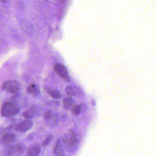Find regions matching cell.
<instances>
[{
	"instance_id": "6da1fadb",
	"label": "cell",
	"mask_w": 156,
	"mask_h": 156,
	"mask_svg": "<svg viewBox=\"0 0 156 156\" xmlns=\"http://www.w3.org/2000/svg\"><path fill=\"white\" fill-rule=\"evenodd\" d=\"M64 148L69 153H75L78 148L79 142L76 132L73 130H69L62 139Z\"/></svg>"
},
{
	"instance_id": "7a4b0ae2",
	"label": "cell",
	"mask_w": 156,
	"mask_h": 156,
	"mask_svg": "<svg viewBox=\"0 0 156 156\" xmlns=\"http://www.w3.org/2000/svg\"><path fill=\"white\" fill-rule=\"evenodd\" d=\"M20 110V108L18 104L12 101H9L2 105L1 113L3 116L10 117L18 114Z\"/></svg>"
},
{
	"instance_id": "3957f363",
	"label": "cell",
	"mask_w": 156,
	"mask_h": 156,
	"mask_svg": "<svg viewBox=\"0 0 156 156\" xmlns=\"http://www.w3.org/2000/svg\"><path fill=\"white\" fill-rule=\"evenodd\" d=\"M26 150V146L22 143H18L7 146L2 151L3 156H20Z\"/></svg>"
},
{
	"instance_id": "277c9868",
	"label": "cell",
	"mask_w": 156,
	"mask_h": 156,
	"mask_svg": "<svg viewBox=\"0 0 156 156\" xmlns=\"http://www.w3.org/2000/svg\"><path fill=\"white\" fill-rule=\"evenodd\" d=\"M44 120L49 127H55L58 124L60 121V115L57 113L48 111L44 116Z\"/></svg>"
},
{
	"instance_id": "5b68a950",
	"label": "cell",
	"mask_w": 156,
	"mask_h": 156,
	"mask_svg": "<svg viewBox=\"0 0 156 156\" xmlns=\"http://www.w3.org/2000/svg\"><path fill=\"white\" fill-rule=\"evenodd\" d=\"M2 89L10 93H16L20 88V85L18 82L15 80H7L2 85Z\"/></svg>"
},
{
	"instance_id": "8992f818",
	"label": "cell",
	"mask_w": 156,
	"mask_h": 156,
	"mask_svg": "<svg viewBox=\"0 0 156 156\" xmlns=\"http://www.w3.org/2000/svg\"><path fill=\"white\" fill-rule=\"evenodd\" d=\"M17 139L16 135L14 133L7 132L4 133L0 138V144L2 146H8L14 143Z\"/></svg>"
},
{
	"instance_id": "52a82bcc",
	"label": "cell",
	"mask_w": 156,
	"mask_h": 156,
	"mask_svg": "<svg viewBox=\"0 0 156 156\" xmlns=\"http://www.w3.org/2000/svg\"><path fill=\"white\" fill-rule=\"evenodd\" d=\"M54 70L55 72L63 79L65 80H68L69 77H68V72L65 68V67L59 63H56L53 66Z\"/></svg>"
},
{
	"instance_id": "ba28073f",
	"label": "cell",
	"mask_w": 156,
	"mask_h": 156,
	"mask_svg": "<svg viewBox=\"0 0 156 156\" xmlns=\"http://www.w3.org/2000/svg\"><path fill=\"white\" fill-rule=\"evenodd\" d=\"M33 121L30 119H26L15 126V130L20 132H24L29 130L33 126Z\"/></svg>"
},
{
	"instance_id": "9c48e42d",
	"label": "cell",
	"mask_w": 156,
	"mask_h": 156,
	"mask_svg": "<svg viewBox=\"0 0 156 156\" xmlns=\"http://www.w3.org/2000/svg\"><path fill=\"white\" fill-rule=\"evenodd\" d=\"M64 146L62 139H58L53 150L54 156H65Z\"/></svg>"
},
{
	"instance_id": "30bf717a",
	"label": "cell",
	"mask_w": 156,
	"mask_h": 156,
	"mask_svg": "<svg viewBox=\"0 0 156 156\" xmlns=\"http://www.w3.org/2000/svg\"><path fill=\"white\" fill-rule=\"evenodd\" d=\"M41 152V147L38 144H33L27 151V156H38Z\"/></svg>"
},
{
	"instance_id": "8fae6325",
	"label": "cell",
	"mask_w": 156,
	"mask_h": 156,
	"mask_svg": "<svg viewBox=\"0 0 156 156\" xmlns=\"http://www.w3.org/2000/svg\"><path fill=\"white\" fill-rule=\"evenodd\" d=\"M38 110L34 107H32L30 110H27L23 112V116L24 118L27 119H30L37 116H38Z\"/></svg>"
},
{
	"instance_id": "7c38bea8",
	"label": "cell",
	"mask_w": 156,
	"mask_h": 156,
	"mask_svg": "<svg viewBox=\"0 0 156 156\" xmlns=\"http://www.w3.org/2000/svg\"><path fill=\"white\" fill-rule=\"evenodd\" d=\"M27 91L33 96H37L40 94V88L37 84L32 83L27 87Z\"/></svg>"
},
{
	"instance_id": "4fadbf2b",
	"label": "cell",
	"mask_w": 156,
	"mask_h": 156,
	"mask_svg": "<svg viewBox=\"0 0 156 156\" xmlns=\"http://www.w3.org/2000/svg\"><path fill=\"white\" fill-rule=\"evenodd\" d=\"M73 104H74V100L71 97H68L63 99V107L65 108L67 110L70 109L72 107Z\"/></svg>"
},
{
	"instance_id": "5bb4252c",
	"label": "cell",
	"mask_w": 156,
	"mask_h": 156,
	"mask_svg": "<svg viewBox=\"0 0 156 156\" xmlns=\"http://www.w3.org/2000/svg\"><path fill=\"white\" fill-rule=\"evenodd\" d=\"M65 92L68 96H76L79 94V91L71 86H67L65 88Z\"/></svg>"
},
{
	"instance_id": "9a60e30c",
	"label": "cell",
	"mask_w": 156,
	"mask_h": 156,
	"mask_svg": "<svg viewBox=\"0 0 156 156\" xmlns=\"http://www.w3.org/2000/svg\"><path fill=\"white\" fill-rule=\"evenodd\" d=\"M48 93L50 94V96L54 98V99H60L62 97V95L57 90H48Z\"/></svg>"
},
{
	"instance_id": "2e32d148",
	"label": "cell",
	"mask_w": 156,
	"mask_h": 156,
	"mask_svg": "<svg viewBox=\"0 0 156 156\" xmlns=\"http://www.w3.org/2000/svg\"><path fill=\"white\" fill-rule=\"evenodd\" d=\"M52 138H53V135H51V134L48 135L46 136V137L45 138V139L44 140V141H43V143H42L43 146H48L51 142V141L52 140Z\"/></svg>"
},
{
	"instance_id": "e0dca14e",
	"label": "cell",
	"mask_w": 156,
	"mask_h": 156,
	"mask_svg": "<svg viewBox=\"0 0 156 156\" xmlns=\"http://www.w3.org/2000/svg\"><path fill=\"white\" fill-rule=\"evenodd\" d=\"M82 110V105H77L73 107L72 112L75 115H79Z\"/></svg>"
},
{
	"instance_id": "ac0fdd59",
	"label": "cell",
	"mask_w": 156,
	"mask_h": 156,
	"mask_svg": "<svg viewBox=\"0 0 156 156\" xmlns=\"http://www.w3.org/2000/svg\"><path fill=\"white\" fill-rule=\"evenodd\" d=\"M8 132L6 128L4 127H0V137H1L4 133Z\"/></svg>"
},
{
	"instance_id": "d6986e66",
	"label": "cell",
	"mask_w": 156,
	"mask_h": 156,
	"mask_svg": "<svg viewBox=\"0 0 156 156\" xmlns=\"http://www.w3.org/2000/svg\"><path fill=\"white\" fill-rule=\"evenodd\" d=\"M1 2H5L7 0H0Z\"/></svg>"
},
{
	"instance_id": "ffe728a7",
	"label": "cell",
	"mask_w": 156,
	"mask_h": 156,
	"mask_svg": "<svg viewBox=\"0 0 156 156\" xmlns=\"http://www.w3.org/2000/svg\"><path fill=\"white\" fill-rule=\"evenodd\" d=\"M0 156H1V155H0Z\"/></svg>"
}]
</instances>
